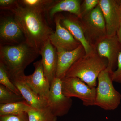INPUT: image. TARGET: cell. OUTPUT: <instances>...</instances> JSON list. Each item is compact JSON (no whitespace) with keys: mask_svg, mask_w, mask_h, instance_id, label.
<instances>
[{"mask_svg":"<svg viewBox=\"0 0 121 121\" xmlns=\"http://www.w3.org/2000/svg\"><path fill=\"white\" fill-rule=\"evenodd\" d=\"M13 13L26 39V42L39 52L54 31L50 27L45 12L17 4L9 10Z\"/></svg>","mask_w":121,"mask_h":121,"instance_id":"1","label":"cell"},{"mask_svg":"<svg viewBox=\"0 0 121 121\" xmlns=\"http://www.w3.org/2000/svg\"><path fill=\"white\" fill-rule=\"evenodd\" d=\"M40 55L39 52L27 42L0 46V63L4 66L11 81L23 77L26 67Z\"/></svg>","mask_w":121,"mask_h":121,"instance_id":"2","label":"cell"},{"mask_svg":"<svg viewBox=\"0 0 121 121\" xmlns=\"http://www.w3.org/2000/svg\"><path fill=\"white\" fill-rule=\"evenodd\" d=\"M108 63L106 59L99 56L95 51L85 54L72 65L65 77L78 78L91 88H95L97 85L98 76L107 68Z\"/></svg>","mask_w":121,"mask_h":121,"instance_id":"3","label":"cell"},{"mask_svg":"<svg viewBox=\"0 0 121 121\" xmlns=\"http://www.w3.org/2000/svg\"><path fill=\"white\" fill-rule=\"evenodd\" d=\"M95 106L106 110L117 109L121 103V94L115 89L111 74L106 69L98 76Z\"/></svg>","mask_w":121,"mask_h":121,"instance_id":"4","label":"cell"},{"mask_svg":"<svg viewBox=\"0 0 121 121\" xmlns=\"http://www.w3.org/2000/svg\"><path fill=\"white\" fill-rule=\"evenodd\" d=\"M85 36L93 48L107 36L105 22L99 4L80 19Z\"/></svg>","mask_w":121,"mask_h":121,"instance_id":"5","label":"cell"},{"mask_svg":"<svg viewBox=\"0 0 121 121\" xmlns=\"http://www.w3.org/2000/svg\"><path fill=\"white\" fill-rule=\"evenodd\" d=\"M62 80V91L66 97L78 98L86 106H95L96 88H91L77 78L65 77Z\"/></svg>","mask_w":121,"mask_h":121,"instance_id":"6","label":"cell"},{"mask_svg":"<svg viewBox=\"0 0 121 121\" xmlns=\"http://www.w3.org/2000/svg\"><path fill=\"white\" fill-rule=\"evenodd\" d=\"M0 17V46L17 45L26 42V39L13 13L3 11Z\"/></svg>","mask_w":121,"mask_h":121,"instance_id":"7","label":"cell"},{"mask_svg":"<svg viewBox=\"0 0 121 121\" xmlns=\"http://www.w3.org/2000/svg\"><path fill=\"white\" fill-rule=\"evenodd\" d=\"M62 80L55 77L51 83L47 104L48 108L56 117L67 114L72 105L71 98H68L62 91Z\"/></svg>","mask_w":121,"mask_h":121,"instance_id":"8","label":"cell"},{"mask_svg":"<svg viewBox=\"0 0 121 121\" xmlns=\"http://www.w3.org/2000/svg\"><path fill=\"white\" fill-rule=\"evenodd\" d=\"M94 51L100 57L106 59L108 66L106 69L111 74L117 64L118 58L121 46L117 35H107L99 40L93 47Z\"/></svg>","mask_w":121,"mask_h":121,"instance_id":"9","label":"cell"},{"mask_svg":"<svg viewBox=\"0 0 121 121\" xmlns=\"http://www.w3.org/2000/svg\"><path fill=\"white\" fill-rule=\"evenodd\" d=\"M35 70L32 74L24 75L22 79L36 94L47 102L51 83L45 76L41 60L33 64Z\"/></svg>","mask_w":121,"mask_h":121,"instance_id":"10","label":"cell"},{"mask_svg":"<svg viewBox=\"0 0 121 121\" xmlns=\"http://www.w3.org/2000/svg\"><path fill=\"white\" fill-rule=\"evenodd\" d=\"M62 15L56 14L54 18L56 30L49 37V39L56 50L70 51L76 49L80 43L76 40L70 32L60 23Z\"/></svg>","mask_w":121,"mask_h":121,"instance_id":"11","label":"cell"},{"mask_svg":"<svg viewBox=\"0 0 121 121\" xmlns=\"http://www.w3.org/2000/svg\"><path fill=\"white\" fill-rule=\"evenodd\" d=\"M99 4L105 22L107 35L111 36L117 35L121 23L117 0H99Z\"/></svg>","mask_w":121,"mask_h":121,"instance_id":"12","label":"cell"},{"mask_svg":"<svg viewBox=\"0 0 121 121\" xmlns=\"http://www.w3.org/2000/svg\"><path fill=\"white\" fill-rule=\"evenodd\" d=\"M57 50L58 64L56 77L63 79L68 70L80 57L86 54L83 47L80 44L72 51Z\"/></svg>","mask_w":121,"mask_h":121,"instance_id":"13","label":"cell"},{"mask_svg":"<svg viewBox=\"0 0 121 121\" xmlns=\"http://www.w3.org/2000/svg\"><path fill=\"white\" fill-rule=\"evenodd\" d=\"M81 1L79 0H53L45 10V14L48 23H52L56 14L62 12H68L79 19L82 18Z\"/></svg>","mask_w":121,"mask_h":121,"instance_id":"14","label":"cell"},{"mask_svg":"<svg viewBox=\"0 0 121 121\" xmlns=\"http://www.w3.org/2000/svg\"><path fill=\"white\" fill-rule=\"evenodd\" d=\"M39 53L44 74L51 83L56 75L58 64L57 50L48 39L42 46Z\"/></svg>","mask_w":121,"mask_h":121,"instance_id":"15","label":"cell"},{"mask_svg":"<svg viewBox=\"0 0 121 121\" xmlns=\"http://www.w3.org/2000/svg\"><path fill=\"white\" fill-rule=\"evenodd\" d=\"M60 23L83 47L86 54L94 52L93 48L87 40L79 18L74 15L66 17L62 16Z\"/></svg>","mask_w":121,"mask_h":121,"instance_id":"16","label":"cell"},{"mask_svg":"<svg viewBox=\"0 0 121 121\" xmlns=\"http://www.w3.org/2000/svg\"><path fill=\"white\" fill-rule=\"evenodd\" d=\"M12 81L19 91L25 100L33 108L43 109L48 108L47 102L36 94L27 85L22 78Z\"/></svg>","mask_w":121,"mask_h":121,"instance_id":"17","label":"cell"},{"mask_svg":"<svg viewBox=\"0 0 121 121\" xmlns=\"http://www.w3.org/2000/svg\"><path fill=\"white\" fill-rule=\"evenodd\" d=\"M32 108L25 100L8 104H0V116L21 114L27 112Z\"/></svg>","mask_w":121,"mask_h":121,"instance_id":"18","label":"cell"},{"mask_svg":"<svg viewBox=\"0 0 121 121\" xmlns=\"http://www.w3.org/2000/svg\"><path fill=\"white\" fill-rule=\"evenodd\" d=\"M29 121H56L57 117L48 108L43 109L32 108L27 112Z\"/></svg>","mask_w":121,"mask_h":121,"instance_id":"19","label":"cell"},{"mask_svg":"<svg viewBox=\"0 0 121 121\" xmlns=\"http://www.w3.org/2000/svg\"><path fill=\"white\" fill-rule=\"evenodd\" d=\"M25 100L21 95L17 94L0 84V104H8Z\"/></svg>","mask_w":121,"mask_h":121,"instance_id":"20","label":"cell"},{"mask_svg":"<svg viewBox=\"0 0 121 121\" xmlns=\"http://www.w3.org/2000/svg\"><path fill=\"white\" fill-rule=\"evenodd\" d=\"M53 0H18L20 4L28 8L44 11Z\"/></svg>","mask_w":121,"mask_h":121,"instance_id":"21","label":"cell"},{"mask_svg":"<svg viewBox=\"0 0 121 121\" xmlns=\"http://www.w3.org/2000/svg\"><path fill=\"white\" fill-rule=\"evenodd\" d=\"M0 83L17 94L21 95L19 91L11 81L6 69L0 63Z\"/></svg>","mask_w":121,"mask_h":121,"instance_id":"22","label":"cell"},{"mask_svg":"<svg viewBox=\"0 0 121 121\" xmlns=\"http://www.w3.org/2000/svg\"><path fill=\"white\" fill-rule=\"evenodd\" d=\"M99 0H84L81 5V10L83 16L93 10L99 4Z\"/></svg>","mask_w":121,"mask_h":121,"instance_id":"23","label":"cell"},{"mask_svg":"<svg viewBox=\"0 0 121 121\" xmlns=\"http://www.w3.org/2000/svg\"><path fill=\"white\" fill-rule=\"evenodd\" d=\"M0 121H29L27 112L16 115H5L0 116Z\"/></svg>","mask_w":121,"mask_h":121,"instance_id":"24","label":"cell"},{"mask_svg":"<svg viewBox=\"0 0 121 121\" xmlns=\"http://www.w3.org/2000/svg\"><path fill=\"white\" fill-rule=\"evenodd\" d=\"M117 69L111 74L113 82L121 83V51L118 55L117 60Z\"/></svg>","mask_w":121,"mask_h":121,"instance_id":"25","label":"cell"},{"mask_svg":"<svg viewBox=\"0 0 121 121\" xmlns=\"http://www.w3.org/2000/svg\"><path fill=\"white\" fill-rule=\"evenodd\" d=\"M18 0H0V9L2 11H9L17 4Z\"/></svg>","mask_w":121,"mask_h":121,"instance_id":"26","label":"cell"},{"mask_svg":"<svg viewBox=\"0 0 121 121\" xmlns=\"http://www.w3.org/2000/svg\"><path fill=\"white\" fill-rule=\"evenodd\" d=\"M117 36L119 43L121 46V22L120 23L119 28L117 31Z\"/></svg>","mask_w":121,"mask_h":121,"instance_id":"27","label":"cell"},{"mask_svg":"<svg viewBox=\"0 0 121 121\" xmlns=\"http://www.w3.org/2000/svg\"><path fill=\"white\" fill-rule=\"evenodd\" d=\"M117 3L118 4L119 9H121V0H117Z\"/></svg>","mask_w":121,"mask_h":121,"instance_id":"28","label":"cell"},{"mask_svg":"<svg viewBox=\"0 0 121 121\" xmlns=\"http://www.w3.org/2000/svg\"><path fill=\"white\" fill-rule=\"evenodd\" d=\"M119 17H120V20H121V9H119Z\"/></svg>","mask_w":121,"mask_h":121,"instance_id":"29","label":"cell"}]
</instances>
